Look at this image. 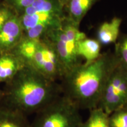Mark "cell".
<instances>
[{
	"mask_svg": "<svg viewBox=\"0 0 127 127\" xmlns=\"http://www.w3.org/2000/svg\"><path fill=\"white\" fill-rule=\"evenodd\" d=\"M4 97V91L2 89H0V101Z\"/></svg>",
	"mask_w": 127,
	"mask_h": 127,
	"instance_id": "cell-21",
	"label": "cell"
},
{
	"mask_svg": "<svg viewBox=\"0 0 127 127\" xmlns=\"http://www.w3.org/2000/svg\"><path fill=\"white\" fill-rule=\"evenodd\" d=\"M44 37L53 45L65 74L81 63L77 53V45L79 41L87 37L86 34L80 31L79 25L67 17H65L60 27L51 30Z\"/></svg>",
	"mask_w": 127,
	"mask_h": 127,
	"instance_id": "cell-4",
	"label": "cell"
},
{
	"mask_svg": "<svg viewBox=\"0 0 127 127\" xmlns=\"http://www.w3.org/2000/svg\"><path fill=\"white\" fill-rule=\"evenodd\" d=\"M98 0H69L64 7L66 17L75 24L80 23Z\"/></svg>",
	"mask_w": 127,
	"mask_h": 127,
	"instance_id": "cell-12",
	"label": "cell"
},
{
	"mask_svg": "<svg viewBox=\"0 0 127 127\" xmlns=\"http://www.w3.org/2000/svg\"><path fill=\"white\" fill-rule=\"evenodd\" d=\"M101 44L96 39L85 38L79 41L77 45V53L79 58L86 63L95 61L101 55Z\"/></svg>",
	"mask_w": 127,
	"mask_h": 127,
	"instance_id": "cell-13",
	"label": "cell"
},
{
	"mask_svg": "<svg viewBox=\"0 0 127 127\" xmlns=\"http://www.w3.org/2000/svg\"><path fill=\"white\" fill-rule=\"evenodd\" d=\"M31 127H81L80 109L62 94L35 114Z\"/></svg>",
	"mask_w": 127,
	"mask_h": 127,
	"instance_id": "cell-5",
	"label": "cell"
},
{
	"mask_svg": "<svg viewBox=\"0 0 127 127\" xmlns=\"http://www.w3.org/2000/svg\"><path fill=\"white\" fill-rule=\"evenodd\" d=\"M29 65L53 81H61L65 75L64 69L54 47L45 37L39 41L35 54Z\"/></svg>",
	"mask_w": 127,
	"mask_h": 127,
	"instance_id": "cell-7",
	"label": "cell"
},
{
	"mask_svg": "<svg viewBox=\"0 0 127 127\" xmlns=\"http://www.w3.org/2000/svg\"><path fill=\"white\" fill-rule=\"evenodd\" d=\"M125 107H127V102H126V104H125Z\"/></svg>",
	"mask_w": 127,
	"mask_h": 127,
	"instance_id": "cell-22",
	"label": "cell"
},
{
	"mask_svg": "<svg viewBox=\"0 0 127 127\" xmlns=\"http://www.w3.org/2000/svg\"><path fill=\"white\" fill-rule=\"evenodd\" d=\"M116 65L111 52L102 53L95 61L79 64L61 79L62 94L80 110L98 108L108 78Z\"/></svg>",
	"mask_w": 127,
	"mask_h": 127,
	"instance_id": "cell-1",
	"label": "cell"
},
{
	"mask_svg": "<svg viewBox=\"0 0 127 127\" xmlns=\"http://www.w3.org/2000/svg\"><path fill=\"white\" fill-rule=\"evenodd\" d=\"M113 54L117 64L127 69V35H124L118 39Z\"/></svg>",
	"mask_w": 127,
	"mask_h": 127,
	"instance_id": "cell-16",
	"label": "cell"
},
{
	"mask_svg": "<svg viewBox=\"0 0 127 127\" xmlns=\"http://www.w3.org/2000/svg\"><path fill=\"white\" fill-rule=\"evenodd\" d=\"M0 102L27 115L36 114L62 95L60 84L42 75L30 65H25L2 89Z\"/></svg>",
	"mask_w": 127,
	"mask_h": 127,
	"instance_id": "cell-2",
	"label": "cell"
},
{
	"mask_svg": "<svg viewBox=\"0 0 127 127\" xmlns=\"http://www.w3.org/2000/svg\"><path fill=\"white\" fill-rule=\"evenodd\" d=\"M127 99V69L117 64L108 78L98 108L109 115L125 107Z\"/></svg>",
	"mask_w": 127,
	"mask_h": 127,
	"instance_id": "cell-6",
	"label": "cell"
},
{
	"mask_svg": "<svg viewBox=\"0 0 127 127\" xmlns=\"http://www.w3.org/2000/svg\"><path fill=\"white\" fill-rule=\"evenodd\" d=\"M39 40L23 37L17 45L11 51L17 55L25 64L29 65L35 54Z\"/></svg>",
	"mask_w": 127,
	"mask_h": 127,
	"instance_id": "cell-14",
	"label": "cell"
},
{
	"mask_svg": "<svg viewBox=\"0 0 127 127\" xmlns=\"http://www.w3.org/2000/svg\"><path fill=\"white\" fill-rule=\"evenodd\" d=\"M0 127H31V124L27 114L0 102Z\"/></svg>",
	"mask_w": 127,
	"mask_h": 127,
	"instance_id": "cell-9",
	"label": "cell"
},
{
	"mask_svg": "<svg viewBox=\"0 0 127 127\" xmlns=\"http://www.w3.org/2000/svg\"><path fill=\"white\" fill-rule=\"evenodd\" d=\"M35 1V0H2V2L13 9L17 15H20Z\"/></svg>",
	"mask_w": 127,
	"mask_h": 127,
	"instance_id": "cell-18",
	"label": "cell"
},
{
	"mask_svg": "<svg viewBox=\"0 0 127 127\" xmlns=\"http://www.w3.org/2000/svg\"><path fill=\"white\" fill-rule=\"evenodd\" d=\"M58 1H59L60 4L63 5V7L64 8L65 7L66 5L67 4V3L68 2V1H69V0H58Z\"/></svg>",
	"mask_w": 127,
	"mask_h": 127,
	"instance_id": "cell-20",
	"label": "cell"
},
{
	"mask_svg": "<svg viewBox=\"0 0 127 127\" xmlns=\"http://www.w3.org/2000/svg\"><path fill=\"white\" fill-rule=\"evenodd\" d=\"M24 36L23 29L17 15H14L0 29V53L9 52Z\"/></svg>",
	"mask_w": 127,
	"mask_h": 127,
	"instance_id": "cell-8",
	"label": "cell"
},
{
	"mask_svg": "<svg viewBox=\"0 0 127 127\" xmlns=\"http://www.w3.org/2000/svg\"><path fill=\"white\" fill-rule=\"evenodd\" d=\"M26 65L13 52L0 53V83H7Z\"/></svg>",
	"mask_w": 127,
	"mask_h": 127,
	"instance_id": "cell-10",
	"label": "cell"
},
{
	"mask_svg": "<svg viewBox=\"0 0 127 127\" xmlns=\"http://www.w3.org/2000/svg\"><path fill=\"white\" fill-rule=\"evenodd\" d=\"M17 15L12 9L1 1L0 2V29L14 15Z\"/></svg>",
	"mask_w": 127,
	"mask_h": 127,
	"instance_id": "cell-19",
	"label": "cell"
},
{
	"mask_svg": "<svg viewBox=\"0 0 127 127\" xmlns=\"http://www.w3.org/2000/svg\"><path fill=\"white\" fill-rule=\"evenodd\" d=\"M122 21L120 17H114L109 21L104 22L100 25L96 33V39L101 45L116 43L119 38Z\"/></svg>",
	"mask_w": 127,
	"mask_h": 127,
	"instance_id": "cell-11",
	"label": "cell"
},
{
	"mask_svg": "<svg viewBox=\"0 0 127 127\" xmlns=\"http://www.w3.org/2000/svg\"><path fill=\"white\" fill-rule=\"evenodd\" d=\"M110 127H127V107L114 111L108 115Z\"/></svg>",
	"mask_w": 127,
	"mask_h": 127,
	"instance_id": "cell-17",
	"label": "cell"
},
{
	"mask_svg": "<svg viewBox=\"0 0 127 127\" xmlns=\"http://www.w3.org/2000/svg\"><path fill=\"white\" fill-rule=\"evenodd\" d=\"M1 1H2V0H0V2H1Z\"/></svg>",
	"mask_w": 127,
	"mask_h": 127,
	"instance_id": "cell-23",
	"label": "cell"
},
{
	"mask_svg": "<svg viewBox=\"0 0 127 127\" xmlns=\"http://www.w3.org/2000/svg\"><path fill=\"white\" fill-rule=\"evenodd\" d=\"M81 127H110L108 115L99 108L92 109L88 119L82 123Z\"/></svg>",
	"mask_w": 127,
	"mask_h": 127,
	"instance_id": "cell-15",
	"label": "cell"
},
{
	"mask_svg": "<svg viewBox=\"0 0 127 127\" xmlns=\"http://www.w3.org/2000/svg\"><path fill=\"white\" fill-rule=\"evenodd\" d=\"M18 16L23 37L39 40L51 30L60 27L66 14L58 0H35Z\"/></svg>",
	"mask_w": 127,
	"mask_h": 127,
	"instance_id": "cell-3",
	"label": "cell"
}]
</instances>
